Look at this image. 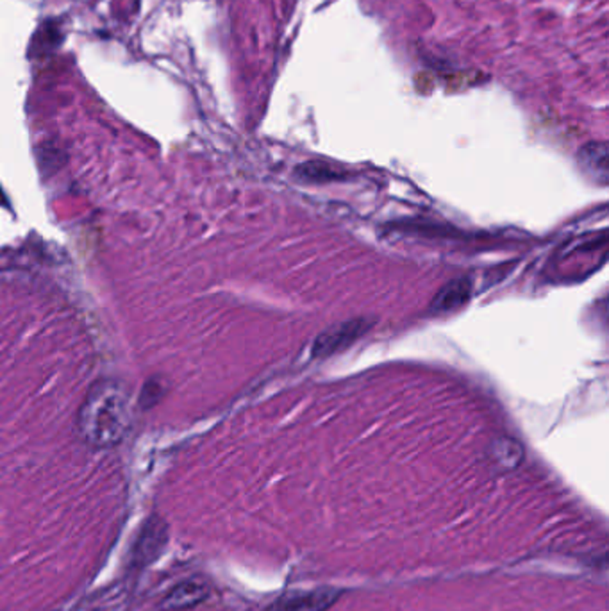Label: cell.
I'll return each instance as SVG.
<instances>
[{
  "instance_id": "obj_1",
  "label": "cell",
  "mask_w": 609,
  "mask_h": 611,
  "mask_svg": "<svg viewBox=\"0 0 609 611\" xmlns=\"http://www.w3.org/2000/svg\"><path fill=\"white\" fill-rule=\"evenodd\" d=\"M133 407L128 388L115 379L97 381L81 407L79 433L95 449L120 444L131 425Z\"/></svg>"
},
{
  "instance_id": "obj_2",
  "label": "cell",
  "mask_w": 609,
  "mask_h": 611,
  "mask_svg": "<svg viewBox=\"0 0 609 611\" xmlns=\"http://www.w3.org/2000/svg\"><path fill=\"white\" fill-rule=\"evenodd\" d=\"M368 331V324L363 319H356V320H348L338 324L331 329H328L326 333H322L315 345H313V356L317 358H328L338 350L347 348L348 345H352L359 337H363V333Z\"/></svg>"
},
{
  "instance_id": "obj_3",
  "label": "cell",
  "mask_w": 609,
  "mask_h": 611,
  "mask_svg": "<svg viewBox=\"0 0 609 611\" xmlns=\"http://www.w3.org/2000/svg\"><path fill=\"white\" fill-rule=\"evenodd\" d=\"M338 592L333 588L293 592L290 596L279 597L271 611H326L338 601Z\"/></svg>"
},
{
  "instance_id": "obj_4",
  "label": "cell",
  "mask_w": 609,
  "mask_h": 611,
  "mask_svg": "<svg viewBox=\"0 0 609 611\" xmlns=\"http://www.w3.org/2000/svg\"><path fill=\"white\" fill-rule=\"evenodd\" d=\"M209 597V587L197 581V579H188L174 587L161 601L159 610L161 611H188L197 608L203 605L204 601Z\"/></svg>"
},
{
  "instance_id": "obj_5",
  "label": "cell",
  "mask_w": 609,
  "mask_h": 611,
  "mask_svg": "<svg viewBox=\"0 0 609 611\" xmlns=\"http://www.w3.org/2000/svg\"><path fill=\"white\" fill-rule=\"evenodd\" d=\"M167 545V526L161 519H150L136 540L133 559L136 567L152 563Z\"/></svg>"
},
{
  "instance_id": "obj_6",
  "label": "cell",
  "mask_w": 609,
  "mask_h": 611,
  "mask_svg": "<svg viewBox=\"0 0 609 611\" xmlns=\"http://www.w3.org/2000/svg\"><path fill=\"white\" fill-rule=\"evenodd\" d=\"M577 161L581 170L599 185H606L609 177L608 145L604 141L586 143L579 154Z\"/></svg>"
},
{
  "instance_id": "obj_7",
  "label": "cell",
  "mask_w": 609,
  "mask_h": 611,
  "mask_svg": "<svg viewBox=\"0 0 609 611\" xmlns=\"http://www.w3.org/2000/svg\"><path fill=\"white\" fill-rule=\"evenodd\" d=\"M471 291H472V288H471L469 279L463 277V279L452 281L445 288L440 290V293L434 297V301L431 304V310L442 313V311H451L454 308H460L465 302H469Z\"/></svg>"
}]
</instances>
